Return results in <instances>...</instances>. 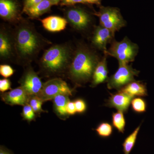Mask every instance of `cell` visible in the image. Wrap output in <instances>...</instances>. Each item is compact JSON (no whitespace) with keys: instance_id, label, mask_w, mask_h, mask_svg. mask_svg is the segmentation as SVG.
<instances>
[{"instance_id":"obj_1","label":"cell","mask_w":154,"mask_h":154,"mask_svg":"<svg viewBox=\"0 0 154 154\" xmlns=\"http://www.w3.org/2000/svg\"><path fill=\"white\" fill-rule=\"evenodd\" d=\"M16 61L28 65L37 58L44 48L51 42L36 30L33 23L22 18L13 29Z\"/></svg>"},{"instance_id":"obj_2","label":"cell","mask_w":154,"mask_h":154,"mask_svg":"<svg viewBox=\"0 0 154 154\" xmlns=\"http://www.w3.org/2000/svg\"><path fill=\"white\" fill-rule=\"evenodd\" d=\"M99 56L95 51L86 45L80 44L74 51L68 69L70 79L78 85L85 84L92 80Z\"/></svg>"},{"instance_id":"obj_3","label":"cell","mask_w":154,"mask_h":154,"mask_svg":"<svg viewBox=\"0 0 154 154\" xmlns=\"http://www.w3.org/2000/svg\"><path fill=\"white\" fill-rule=\"evenodd\" d=\"M74 51L67 43L56 44L46 50L39 60V65L46 73L59 74L68 69Z\"/></svg>"},{"instance_id":"obj_4","label":"cell","mask_w":154,"mask_h":154,"mask_svg":"<svg viewBox=\"0 0 154 154\" xmlns=\"http://www.w3.org/2000/svg\"><path fill=\"white\" fill-rule=\"evenodd\" d=\"M110 43L109 49L104 53L117 59L119 63L128 64L134 60L138 52L139 47L127 37L120 42L113 40Z\"/></svg>"},{"instance_id":"obj_5","label":"cell","mask_w":154,"mask_h":154,"mask_svg":"<svg viewBox=\"0 0 154 154\" xmlns=\"http://www.w3.org/2000/svg\"><path fill=\"white\" fill-rule=\"evenodd\" d=\"M94 14L99 17L100 25L110 30L114 34L126 26V21L116 8L101 6L99 11Z\"/></svg>"},{"instance_id":"obj_6","label":"cell","mask_w":154,"mask_h":154,"mask_svg":"<svg viewBox=\"0 0 154 154\" xmlns=\"http://www.w3.org/2000/svg\"><path fill=\"white\" fill-rule=\"evenodd\" d=\"M119 66L116 72L108 78V89L120 90L129 83L135 81L134 76H138L140 72L133 68L128 64L119 63Z\"/></svg>"},{"instance_id":"obj_7","label":"cell","mask_w":154,"mask_h":154,"mask_svg":"<svg viewBox=\"0 0 154 154\" xmlns=\"http://www.w3.org/2000/svg\"><path fill=\"white\" fill-rule=\"evenodd\" d=\"M72 91L66 82L60 78H54L43 84L41 93L38 96L43 101L52 100L60 94L72 96Z\"/></svg>"},{"instance_id":"obj_8","label":"cell","mask_w":154,"mask_h":154,"mask_svg":"<svg viewBox=\"0 0 154 154\" xmlns=\"http://www.w3.org/2000/svg\"><path fill=\"white\" fill-rule=\"evenodd\" d=\"M65 17L70 25L75 30L84 31L92 24L91 15L79 7H70L65 11Z\"/></svg>"},{"instance_id":"obj_9","label":"cell","mask_w":154,"mask_h":154,"mask_svg":"<svg viewBox=\"0 0 154 154\" xmlns=\"http://www.w3.org/2000/svg\"><path fill=\"white\" fill-rule=\"evenodd\" d=\"M0 58L1 60H16L13 29L1 25L0 28Z\"/></svg>"},{"instance_id":"obj_10","label":"cell","mask_w":154,"mask_h":154,"mask_svg":"<svg viewBox=\"0 0 154 154\" xmlns=\"http://www.w3.org/2000/svg\"><path fill=\"white\" fill-rule=\"evenodd\" d=\"M19 83L30 96H38L43 85L37 73L29 66L24 72Z\"/></svg>"},{"instance_id":"obj_11","label":"cell","mask_w":154,"mask_h":154,"mask_svg":"<svg viewBox=\"0 0 154 154\" xmlns=\"http://www.w3.org/2000/svg\"><path fill=\"white\" fill-rule=\"evenodd\" d=\"M22 14L17 0H0V17L4 21L16 25L23 18Z\"/></svg>"},{"instance_id":"obj_12","label":"cell","mask_w":154,"mask_h":154,"mask_svg":"<svg viewBox=\"0 0 154 154\" xmlns=\"http://www.w3.org/2000/svg\"><path fill=\"white\" fill-rule=\"evenodd\" d=\"M114 35L110 30L101 25L96 26L91 38V43L94 47L104 52H106L107 45L112 42Z\"/></svg>"},{"instance_id":"obj_13","label":"cell","mask_w":154,"mask_h":154,"mask_svg":"<svg viewBox=\"0 0 154 154\" xmlns=\"http://www.w3.org/2000/svg\"><path fill=\"white\" fill-rule=\"evenodd\" d=\"M2 100L6 104L11 105L25 106L28 104L30 96L21 86L1 95Z\"/></svg>"},{"instance_id":"obj_14","label":"cell","mask_w":154,"mask_h":154,"mask_svg":"<svg viewBox=\"0 0 154 154\" xmlns=\"http://www.w3.org/2000/svg\"><path fill=\"white\" fill-rule=\"evenodd\" d=\"M134 98V97L125 93L118 91L115 94H110V97L106 101L105 105L126 113Z\"/></svg>"},{"instance_id":"obj_15","label":"cell","mask_w":154,"mask_h":154,"mask_svg":"<svg viewBox=\"0 0 154 154\" xmlns=\"http://www.w3.org/2000/svg\"><path fill=\"white\" fill-rule=\"evenodd\" d=\"M107 54L104 53V56L97 64L94 70L92 80L91 87H96L99 84L107 82L108 79L107 57Z\"/></svg>"},{"instance_id":"obj_16","label":"cell","mask_w":154,"mask_h":154,"mask_svg":"<svg viewBox=\"0 0 154 154\" xmlns=\"http://www.w3.org/2000/svg\"><path fill=\"white\" fill-rule=\"evenodd\" d=\"M43 28L51 32H60L65 30L67 25L65 18L59 16H50L40 20Z\"/></svg>"},{"instance_id":"obj_17","label":"cell","mask_w":154,"mask_h":154,"mask_svg":"<svg viewBox=\"0 0 154 154\" xmlns=\"http://www.w3.org/2000/svg\"><path fill=\"white\" fill-rule=\"evenodd\" d=\"M119 91L134 97H144L148 96L146 84L140 81H133L119 90Z\"/></svg>"},{"instance_id":"obj_18","label":"cell","mask_w":154,"mask_h":154,"mask_svg":"<svg viewBox=\"0 0 154 154\" xmlns=\"http://www.w3.org/2000/svg\"><path fill=\"white\" fill-rule=\"evenodd\" d=\"M53 5V4L48 0H43L39 4L25 10L23 13L27 14L30 19H37L49 12Z\"/></svg>"},{"instance_id":"obj_19","label":"cell","mask_w":154,"mask_h":154,"mask_svg":"<svg viewBox=\"0 0 154 154\" xmlns=\"http://www.w3.org/2000/svg\"><path fill=\"white\" fill-rule=\"evenodd\" d=\"M54 107L57 114L60 117H66L68 115L66 112V107L69 101V96L64 94L57 95L53 99Z\"/></svg>"},{"instance_id":"obj_20","label":"cell","mask_w":154,"mask_h":154,"mask_svg":"<svg viewBox=\"0 0 154 154\" xmlns=\"http://www.w3.org/2000/svg\"><path fill=\"white\" fill-rule=\"evenodd\" d=\"M140 126L141 124L125 140L122 145L124 154H130L132 151L135 144Z\"/></svg>"},{"instance_id":"obj_21","label":"cell","mask_w":154,"mask_h":154,"mask_svg":"<svg viewBox=\"0 0 154 154\" xmlns=\"http://www.w3.org/2000/svg\"><path fill=\"white\" fill-rule=\"evenodd\" d=\"M124 112L118 110L113 112L112 115V124L113 126L118 130L119 132L124 133L126 125V120Z\"/></svg>"},{"instance_id":"obj_22","label":"cell","mask_w":154,"mask_h":154,"mask_svg":"<svg viewBox=\"0 0 154 154\" xmlns=\"http://www.w3.org/2000/svg\"><path fill=\"white\" fill-rule=\"evenodd\" d=\"M131 108L137 113H143L146 111L147 104L144 99L140 97H136L131 102Z\"/></svg>"},{"instance_id":"obj_23","label":"cell","mask_w":154,"mask_h":154,"mask_svg":"<svg viewBox=\"0 0 154 154\" xmlns=\"http://www.w3.org/2000/svg\"><path fill=\"white\" fill-rule=\"evenodd\" d=\"M95 130L100 137L107 138L113 133V127L109 122H102L98 125Z\"/></svg>"},{"instance_id":"obj_24","label":"cell","mask_w":154,"mask_h":154,"mask_svg":"<svg viewBox=\"0 0 154 154\" xmlns=\"http://www.w3.org/2000/svg\"><path fill=\"white\" fill-rule=\"evenodd\" d=\"M43 101L38 96H30L28 104L31 106L32 109L36 113H40L44 112L42 108V105Z\"/></svg>"},{"instance_id":"obj_25","label":"cell","mask_w":154,"mask_h":154,"mask_svg":"<svg viewBox=\"0 0 154 154\" xmlns=\"http://www.w3.org/2000/svg\"><path fill=\"white\" fill-rule=\"evenodd\" d=\"M35 113L29 104H26L23 107L22 116L25 120L30 122L35 118Z\"/></svg>"},{"instance_id":"obj_26","label":"cell","mask_w":154,"mask_h":154,"mask_svg":"<svg viewBox=\"0 0 154 154\" xmlns=\"http://www.w3.org/2000/svg\"><path fill=\"white\" fill-rule=\"evenodd\" d=\"M14 70L9 65L2 64L0 65V74L5 78H8L14 74Z\"/></svg>"},{"instance_id":"obj_27","label":"cell","mask_w":154,"mask_h":154,"mask_svg":"<svg viewBox=\"0 0 154 154\" xmlns=\"http://www.w3.org/2000/svg\"><path fill=\"white\" fill-rule=\"evenodd\" d=\"M74 102L77 113H82L86 111L87 109V105L86 102L83 99H76Z\"/></svg>"},{"instance_id":"obj_28","label":"cell","mask_w":154,"mask_h":154,"mask_svg":"<svg viewBox=\"0 0 154 154\" xmlns=\"http://www.w3.org/2000/svg\"><path fill=\"white\" fill-rule=\"evenodd\" d=\"M11 83L8 79H4L0 80V91L4 93L9 90H11Z\"/></svg>"},{"instance_id":"obj_29","label":"cell","mask_w":154,"mask_h":154,"mask_svg":"<svg viewBox=\"0 0 154 154\" xmlns=\"http://www.w3.org/2000/svg\"><path fill=\"white\" fill-rule=\"evenodd\" d=\"M43 0H24L22 13L31 7L39 4Z\"/></svg>"},{"instance_id":"obj_30","label":"cell","mask_w":154,"mask_h":154,"mask_svg":"<svg viewBox=\"0 0 154 154\" xmlns=\"http://www.w3.org/2000/svg\"><path fill=\"white\" fill-rule=\"evenodd\" d=\"M59 4L61 6H71L77 4L85 3L83 0H61Z\"/></svg>"},{"instance_id":"obj_31","label":"cell","mask_w":154,"mask_h":154,"mask_svg":"<svg viewBox=\"0 0 154 154\" xmlns=\"http://www.w3.org/2000/svg\"><path fill=\"white\" fill-rule=\"evenodd\" d=\"M66 110L68 115H75L77 113L74 102L69 101L67 104Z\"/></svg>"},{"instance_id":"obj_32","label":"cell","mask_w":154,"mask_h":154,"mask_svg":"<svg viewBox=\"0 0 154 154\" xmlns=\"http://www.w3.org/2000/svg\"><path fill=\"white\" fill-rule=\"evenodd\" d=\"M85 4H94V5H100L101 4V0H83Z\"/></svg>"},{"instance_id":"obj_33","label":"cell","mask_w":154,"mask_h":154,"mask_svg":"<svg viewBox=\"0 0 154 154\" xmlns=\"http://www.w3.org/2000/svg\"><path fill=\"white\" fill-rule=\"evenodd\" d=\"M0 154H14L12 152L3 146H1L0 148Z\"/></svg>"},{"instance_id":"obj_34","label":"cell","mask_w":154,"mask_h":154,"mask_svg":"<svg viewBox=\"0 0 154 154\" xmlns=\"http://www.w3.org/2000/svg\"><path fill=\"white\" fill-rule=\"evenodd\" d=\"M53 4L54 5H56L59 4L61 0H48Z\"/></svg>"}]
</instances>
